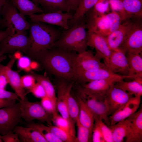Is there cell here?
<instances>
[{
  "label": "cell",
  "mask_w": 142,
  "mask_h": 142,
  "mask_svg": "<svg viewBox=\"0 0 142 142\" xmlns=\"http://www.w3.org/2000/svg\"><path fill=\"white\" fill-rule=\"evenodd\" d=\"M75 52L53 48L43 51L31 58L55 77L74 82L73 57Z\"/></svg>",
  "instance_id": "6da1fadb"
},
{
  "label": "cell",
  "mask_w": 142,
  "mask_h": 142,
  "mask_svg": "<svg viewBox=\"0 0 142 142\" xmlns=\"http://www.w3.org/2000/svg\"><path fill=\"white\" fill-rule=\"evenodd\" d=\"M29 29L31 43L26 55L31 58L43 51L53 48L62 32L50 25L39 22H32Z\"/></svg>",
  "instance_id": "7a4b0ae2"
},
{
  "label": "cell",
  "mask_w": 142,
  "mask_h": 142,
  "mask_svg": "<svg viewBox=\"0 0 142 142\" xmlns=\"http://www.w3.org/2000/svg\"><path fill=\"white\" fill-rule=\"evenodd\" d=\"M84 18L63 31L55 42L53 48L79 53L86 50L88 33Z\"/></svg>",
  "instance_id": "3957f363"
},
{
  "label": "cell",
  "mask_w": 142,
  "mask_h": 142,
  "mask_svg": "<svg viewBox=\"0 0 142 142\" xmlns=\"http://www.w3.org/2000/svg\"><path fill=\"white\" fill-rule=\"evenodd\" d=\"M1 28H10L13 32L26 31L29 29L30 24L19 13L10 0H7L1 11Z\"/></svg>",
  "instance_id": "277c9868"
},
{
  "label": "cell",
  "mask_w": 142,
  "mask_h": 142,
  "mask_svg": "<svg viewBox=\"0 0 142 142\" xmlns=\"http://www.w3.org/2000/svg\"><path fill=\"white\" fill-rule=\"evenodd\" d=\"M31 40L26 31L13 32L0 42L1 55L16 51L21 52L26 54L29 48Z\"/></svg>",
  "instance_id": "5b68a950"
},
{
  "label": "cell",
  "mask_w": 142,
  "mask_h": 142,
  "mask_svg": "<svg viewBox=\"0 0 142 142\" xmlns=\"http://www.w3.org/2000/svg\"><path fill=\"white\" fill-rule=\"evenodd\" d=\"M119 49L126 54L129 53H142V18H134L133 24Z\"/></svg>",
  "instance_id": "8992f818"
},
{
  "label": "cell",
  "mask_w": 142,
  "mask_h": 142,
  "mask_svg": "<svg viewBox=\"0 0 142 142\" xmlns=\"http://www.w3.org/2000/svg\"><path fill=\"white\" fill-rule=\"evenodd\" d=\"M21 105L19 101L12 105L0 108V135L13 131L21 122Z\"/></svg>",
  "instance_id": "52a82bcc"
},
{
  "label": "cell",
  "mask_w": 142,
  "mask_h": 142,
  "mask_svg": "<svg viewBox=\"0 0 142 142\" xmlns=\"http://www.w3.org/2000/svg\"><path fill=\"white\" fill-rule=\"evenodd\" d=\"M19 101L21 103V118L27 121L37 120L46 122L49 125H51L52 115L45 110L41 103L38 102H31L27 100L22 101L20 99Z\"/></svg>",
  "instance_id": "ba28073f"
},
{
  "label": "cell",
  "mask_w": 142,
  "mask_h": 142,
  "mask_svg": "<svg viewBox=\"0 0 142 142\" xmlns=\"http://www.w3.org/2000/svg\"><path fill=\"white\" fill-rule=\"evenodd\" d=\"M135 77L115 74L108 78L95 80L81 85L80 91L88 94H104L113 84L125 79H132Z\"/></svg>",
  "instance_id": "9c48e42d"
},
{
  "label": "cell",
  "mask_w": 142,
  "mask_h": 142,
  "mask_svg": "<svg viewBox=\"0 0 142 142\" xmlns=\"http://www.w3.org/2000/svg\"><path fill=\"white\" fill-rule=\"evenodd\" d=\"M74 70L90 72L106 68L101 59L92 51L86 50L79 53L75 52L73 57Z\"/></svg>",
  "instance_id": "30bf717a"
},
{
  "label": "cell",
  "mask_w": 142,
  "mask_h": 142,
  "mask_svg": "<svg viewBox=\"0 0 142 142\" xmlns=\"http://www.w3.org/2000/svg\"><path fill=\"white\" fill-rule=\"evenodd\" d=\"M133 95L113 85L104 94L109 116L126 104Z\"/></svg>",
  "instance_id": "8fae6325"
},
{
  "label": "cell",
  "mask_w": 142,
  "mask_h": 142,
  "mask_svg": "<svg viewBox=\"0 0 142 142\" xmlns=\"http://www.w3.org/2000/svg\"><path fill=\"white\" fill-rule=\"evenodd\" d=\"M81 97L94 113L109 126L110 123L107 109L105 103L104 94H87L80 92Z\"/></svg>",
  "instance_id": "7c38bea8"
},
{
  "label": "cell",
  "mask_w": 142,
  "mask_h": 142,
  "mask_svg": "<svg viewBox=\"0 0 142 142\" xmlns=\"http://www.w3.org/2000/svg\"><path fill=\"white\" fill-rule=\"evenodd\" d=\"M73 15L70 12H64L59 11L34 14L29 16V17L32 22H42L57 26L67 30L69 28L68 22L72 18Z\"/></svg>",
  "instance_id": "4fadbf2b"
},
{
  "label": "cell",
  "mask_w": 142,
  "mask_h": 142,
  "mask_svg": "<svg viewBox=\"0 0 142 142\" xmlns=\"http://www.w3.org/2000/svg\"><path fill=\"white\" fill-rule=\"evenodd\" d=\"M85 21L89 32L101 34L106 37L110 33V24L106 14H100L92 9L85 14Z\"/></svg>",
  "instance_id": "5bb4252c"
},
{
  "label": "cell",
  "mask_w": 142,
  "mask_h": 142,
  "mask_svg": "<svg viewBox=\"0 0 142 142\" xmlns=\"http://www.w3.org/2000/svg\"><path fill=\"white\" fill-rule=\"evenodd\" d=\"M88 33V46L94 48L95 55L100 59H103L104 64H106L112 52L108 45L106 37L94 33Z\"/></svg>",
  "instance_id": "9a60e30c"
},
{
  "label": "cell",
  "mask_w": 142,
  "mask_h": 142,
  "mask_svg": "<svg viewBox=\"0 0 142 142\" xmlns=\"http://www.w3.org/2000/svg\"><path fill=\"white\" fill-rule=\"evenodd\" d=\"M105 65L113 73L128 75L129 67L126 55L120 49L112 51L108 62Z\"/></svg>",
  "instance_id": "2e32d148"
},
{
  "label": "cell",
  "mask_w": 142,
  "mask_h": 142,
  "mask_svg": "<svg viewBox=\"0 0 142 142\" xmlns=\"http://www.w3.org/2000/svg\"><path fill=\"white\" fill-rule=\"evenodd\" d=\"M134 18L132 17L123 21L118 29L106 37L108 45L112 51L120 48L133 24Z\"/></svg>",
  "instance_id": "e0dca14e"
},
{
  "label": "cell",
  "mask_w": 142,
  "mask_h": 142,
  "mask_svg": "<svg viewBox=\"0 0 142 142\" xmlns=\"http://www.w3.org/2000/svg\"><path fill=\"white\" fill-rule=\"evenodd\" d=\"M140 96H133L126 104L109 116L110 125L125 119L136 111L141 102Z\"/></svg>",
  "instance_id": "ac0fdd59"
},
{
  "label": "cell",
  "mask_w": 142,
  "mask_h": 142,
  "mask_svg": "<svg viewBox=\"0 0 142 142\" xmlns=\"http://www.w3.org/2000/svg\"><path fill=\"white\" fill-rule=\"evenodd\" d=\"M130 122V129L125 138L126 142L142 141V108L127 118Z\"/></svg>",
  "instance_id": "d6986e66"
},
{
  "label": "cell",
  "mask_w": 142,
  "mask_h": 142,
  "mask_svg": "<svg viewBox=\"0 0 142 142\" xmlns=\"http://www.w3.org/2000/svg\"><path fill=\"white\" fill-rule=\"evenodd\" d=\"M16 58L12 56L9 62L6 66V72L8 77V84L14 90L20 100L24 101L26 100V93L23 87L21 81V77L16 72L11 68Z\"/></svg>",
  "instance_id": "ffe728a7"
},
{
  "label": "cell",
  "mask_w": 142,
  "mask_h": 142,
  "mask_svg": "<svg viewBox=\"0 0 142 142\" xmlns=\"http://www.w3.org/2000/svg\"><path fill=\"white\" fill-rule=\"evenodd\" d=\"M75 81L83 85L88 83L113 76L114 74L106 68L90 72L74 70Z\"/></svg>",
  "instance_id": "44dd1931"
},
{
  "label": "cell",
  "mask_w": 142,
  "mask_h": 142,
  "mask_svg": "<svg viewBox=\"0 0 142 142\" xmlns=\"http://www.w3.org/2000/svg\"><path fill=\"white\" fill-rule=\"evenodd\" d=\"M13 131L18 135L20 141L47 142L39 132L32 127H24L17 125Z\"/></svg>",
  "instance_id": "7402d4cb"
},
{
  "label": "cell",
  "mask_w": 142,
  "mask_h": 142,
  "mask_svg": "<svg viewBox=\"0 0 142 142\" xmlns=\"http://www.w3.org/2000/svg\"><path fill=\"white\" fill-rule=\"evenodd\" d=\"M43 13L61 11L70 12L71 10L68 0H36Z\"/></svg>",
  "instance_id": "603a6c76"
},
{
  "label": "cell",
  "mask_w": 142,
  "mask_h": 142,
  "mask_svg": "<svg viewBox=\"0 0 142 142\" xmlns=\"http://www.w3.org/2000/svg\"><path fill=\"white\" fill-rule=\"evenodd\" d=\"M79 112L78 119L80 123L92 132L94 125V115L80 96H78Z\"/></svg>",
  "instance_id": "cb8c5ba5"
},
{
  "label": "cell",
  "mask_w": 142,
  "mask_h": 142,
  "mask_svg": "<svg viewBox=\"0 0 142 142\" xmlns=\"http://www.w3.org/2000/svg\"><path fill=\"white\" fill-rule=\"evenodd\" d=\"M66 87V85H63L57 88L58 96L57 99V109L62 116L68 121L72 129L75 131V123L71 118L67 108L65 93Z\"/></svg>",
  "instance_id": "d4e9b609"
},
{
  "label": "cell",
  "mask_w": 142,
  "mask_h": 142,
  "mask_svg": "<svg viewBox=\"0 0 142 142\" xmlns=\"http://www.w3.org/2000/svg\"><path fill=\"white\" fill-rule=\"evenodd\" d=\"M99 0H81L72 18L68 22L69 28L83 19L86 13L92 9Z\"/></svg>",
  "instance_id": "484cf974"
},
{
  "label": "cell",
  "mask_w": 142,
  "mask_h": 142,
  "mask_svg": "<svg viewBox=\"0 0 142 142\" xmlns=\"http://www.w3.org/2000/svg\"><path fill=\"white\" fill-rule=\"evenodd\" d=\"M20 14L25 17L37 13H42L43 11L31 0H10Z\"/></svg>",
  "instance_id": "4316f807"
},
{
  "label": "cell",
  "mask_w": 142,
  "mask_h": 142,
  "mask_svg": "<svg viewBox=\"0 0 142 142\" xmlns=\"http://www.w3.org/2000/svg\"><path fill=\"white\" fill-rule=\"evenodd\" d=\"M133 80L125 82L123 80L114 84L116 87L135 96L142 95V77H136Z\"/></svg>",
  "instance_id": "83f0119b"
},
{
  "label": "cell",
  "mask_w": 142,
  "mask_h": 142,
  "mask_svg": "<svg viewBox=\"0 0 142 142\" xmlns=\"http://www.w3.org/2000/svg\"><path fill=\"white\" fill-rule=\"evenodd\" d=\"M130 122L127 118L109 127L112 133L113 142H122L127 135L130 129Z\"/></svg>",
  "instance_id": "f1b7e54d"
},
{
  "label": "cell",
  "mask_w": 142,
  "mask_h": 142,
  "mask_svg": "<svg viewBox=\"0 0 142 142\" xmlns=\"http://www.w3.org/2000/svg\"><path fill=\"white\" fill-rule=\"evenodd\" d=\"M129 67L128 75L142 77V53H128L126 54Z\"/></svg>",
  "instance_id": "f546056e"
},
{
  "label": "cell",
  "mask_w": 142,
  "mask_h": 142,
  "mask_svg": "<svg viewBox=\"0 0 142 142\" xmlns=\"http://www.w3.org/2000/svg\"><path fill=\"white\" fill-rule=\"evenodd\" d=\"M74 82L69 81L67 83L65 90L66 102L69 115L73 121L76 123L78 118L79 108L78 103L71 93Z\"/></svg>",
  "instance_id": "4dcf8cb0"
},
{
  "label": "cell",
  "mask_w": 142,
  "mask_h": 142,
  "mask_svg": "<svg viewBox=\"0 0 142 142\" xmlns=\"http://www.w3.org/2000/svg\"><path fill=\"white\" fill-rule=\"evenodd\" d=\"M36 80L40 84L45 91L46 96L52 100L57 104V98L54 87L48 78L45 76L34 72L31 73Z\"/></svg>",
  "instance_id": "1f68e13d"
},
{
  "label": "cell",
  "mask_w": 142,
  "mask_h": 142,
  "mask_svg": "<svg viewBox=\"0 0 142 142\" xmlns=\"http://www.w3.org/2000/svg\"><path fill=\"white\" fill-rule=\"evenodd\" d=\"M125 11L130 17L142 18V0H121Z\"/></svg>",
  "instance_id": "d6a6232c"
},
{
  "label": "cell",
  "mask_w": 142,
  "mask_h": 142,
  "mask_svg": "<svg viewBox=\"0 0 142 142\" xmlns=\"http://www.w3.org/2000/svg\"><path fill=\"white\" fill-rule=\"evenodd\" d=\"M28 127L33 128L37 130L43 136L47 142H62V141L47 128L46 126L42 124L32 123Z\"/></svg>",
  "instance_id": "836d02e7"
},
{
  "label": "cell",
  "mask_w": 142,
  "mask_h": 142,
  "mask_svg": "<svg viewBox=\"0 0 142 142\" xmlns=\"http://www.w3.org/2000/svg\"><path fill=\"white\" fill-rule=\"evenodd\" d=\"M46 127L49 131L59 138L62 142H77L76 138L73 137L56 126L48 125L47 126H46Z\"/></svg>",
  "instance_id": "e575fe53"
},
{
  "label": "cell",
  "mask_w": 142,
  "mask_h": 142,
  "mask_svg": "<svg viewBox=\"0 0 142 142\" xmlns=\"http://www.w3.org/2000/svg\"><path fill=\"white\" fill-rule=\"evenodd\" d=\"M108 1L112 11L120 16L122 22L131 18L125 11L121 0H108Z\"/></svg>",
  "instance_id": "d590c367"
},
{
  "label": "cell",
  "mask_w": 142,
  "mask_h": 142,
  "mask_svg": "<svg viewBox=\"0 0 142 142\" xmlns=\"http://www.w3.org/2000/svg\"><path fill=\"white\" fill-rule=\"evenodd\" d=\"M76 123L78 129V136L77 138V142L91 141L92 140V132L80 123L78 118Z\"/></svg>",
  "instance_id": "8d00e7d4"
},
{
  "label": "cell",
  "mask_w": 142,
  "mask_h": 142,
  "mask_svg": "<svg viewBox=\"0 0 142 142\" xmlns=\"http://www.w3.org/2000/svg\"><path fill=\"white\" fill-rule=\"evenodd\" d=\"M52 121L56 125V126L73 137L76 138L75 136V131L72 129L68 121L62 116L57 114L53 119Z\"/></svg>",
  "instance_id": "74e56055"
},
{
  "label": "cell",
  "mask_w": 142,
  "mask_h": 142,
  "mask_svg": "<svg viewBox=\"0 0 142 142\" xmlns=\"http://www.w3.org/2000/svg\"><path fill=\"white\" fill-rule=\"evenodd\" d=\"M94 119L100 128L105 142H113L112 132L109 127L99 117L94 116Z\"/></svg>",
  "instance_id": "f35d334b"
},
{
  "label": "cell",
  "mask_w": 142,
  "mask_h": 142,
  "mask_svg": "<svg viewBox=\"0 0 142 142\" xmlns=\"http://www.w3.org/2000/svg\"><path fill=\"white\" fill-rule=\"evenodd\" d=\"M41 104L45 110L51 114L52 119L57 114V104L46 96L41 98Z\"/></svg>",
  "instance_id": "ab89813d"
},
{
  "label": "cell",
  "mask_w": 142,
  "mask_h": 142,
  "mask_svg": "<svg viewBox=\"0 0 142 142\" xmlns=\"http://www.w3.org/2000/svg\"><path fill=\"white\" fill-rule=\"evenodd\" d=\"M106 15L109 23L110 33L118 29L122 21L120 16L114 12L111 11Z\"/></svg>",
  "instance_id": "60d3db41"
},
{
  "label": "cell",
  "mask_w": 142,
  "mask_h": 142,
  "mask_svg": "<svg viewBox=\"0 0 142 142\" xmlns=\"http://www.w3.org/2000/svg\"><path fill=\"white\" fill-rule=\"evenodd\" d=\"M108 0H99L92 8L96 12L100 14H106L109 10Z\"/></svg>",
  "instance_id": "b9f144b4"
},
{
  "label": "cell",
  "mask_w": 142,
  "mask_h": 142,
  "mask_svg": "<svg viewBox=\"0 0 142 142\" xmlns=\"http://www.w3.org/2000/svg\"><path fill=\"white\" fill-rule=\"evenodd\" d=\"M92 141L93 142H105L100 128L95 121L92 131Z\"/></svg>",
  "instance_id": "7bdbcfd3"
},
{
  "label": "cell",
  "mask_w": 142,
  "mask_h": 142,
  "mask_svg": "<svg viewBox=\"0 0 142 142\" xmlns=\"http://www.w3.org/2000/svg\"><path fill=\"white\" fill-rule=\"evenodd\" d=\"M36 97L41 99L46 96L45 91L42 85L38 82L29 90Z\"/></svg>",
  "instance_id": "ee69618b"
},
{
  "label": "cell",
  "mask_w": 142,
  "mask_h": 142,
  "mask_svg": "<svg viewBox=\"0 0 142 142\" xmlns=\"http://www.w3.org/2000/svg\"><path fill=\"white\" fill-rule=\"evenodd\" d=\"M22 85L24 88L29 90L31 89L35 84V79L31 75H26L21 77Z\"/></svg>",
  "instance_id": "f6af8a7d"
},
{
  "label": "cell",
  "mask_w": 142,
  "mask_h": 142,
  "mask_svg": "<svg viewBox=\"0 0 142 142\" xmlns=\"http://www.w3.org/2000/svg\"><path fill=\"white\" fill-rule=\"evenodd\" d=\"M8 82L6 71V66L0 64V89H5Z\"/></svg>",
  "instance_id": "bcb514c9"
},
{
  "label": "cell",
  "mask_w": 142,
  "mask_h": 142,
  "mask_svg": "<svg viewBox=\"0 0 142 142\" xmlns=\"http://www.w3.org/2000/svg\"><path fill=\"white\" fill-rule=\"evenodd\" d=\"M0 137L4 142H19L20 140L18 135L13 131L10 132L7 134L2 135Z\"/></svg>",
  "instance_id": "7dc6e473"
},
{
  "label": "cell",
  "mask_w": 142,
  "mask_h": 142,
  "mask_svg": "<svg viewBox=\"0 0 142 142\" xmlns=\"http://www.w3.org/2000/svg\"><path fill=\"white\" fill-rule=\"evenodd\" d=\"M18 97L15 93L7 91L4 89H0V99H13L19 101Z\"/></svg>",
  "instance_id": "c3c4849f"
},
{
  "label": "cell",
  "mask_w": 142,
  "mask_h": 142,
  "mask_svg": "<svg viewBox=\"0 0 142 142\" xmlns=\"http://www.w3.org/2000/svg\"><path fill=\"white\" fill-rule=\"evenodd\" d=\"M30 62L29 59L27 58L23 57L21 58L19 60L18 65L20 67L25 69L28 67L30 64Z\"/></svg>",
  "instance_id": "681fc988"
},
{
  "label": "cell",
  "mask_w": 142,
  "mask_h": 142,
  "mask_svg": "<svg viewBox=\"0 0 142 142\" xmlns=\"http://www.w3.org/2000/svg\"><path fill=\"white\" fill-rule=\"evenodd\" d=\"M16 100L0 99V108L12 105L15 103Z\"/></svg>",
  "instance_id": "f907efd6"
},
{
  "label": "cell",
  "mask_w": 142,
  "mask_h": 142,
  "mask_svg": "<svg viewBox=\"0 0 142 142\" xmlns=\"http://www.w3.org/2000/svg\"><path fill=\"white\" fill-rule=\"evenodd\" d=\"M13 32L12 30L10 28H7L4 31H0V42Z\"/></svg>",
  "instance_id": "816d5d0a"
},
{
  "label": "cell",
  "mask_w": 142,
  "mask_h": 142,
  "mask_svg": "<svg viewBox=\"0 0 142 142\" xmlns=\"http://www.w3.org/2000/svg\"><path fill=\"white\" fill-rule=\"evenodd\" d=\"M71 10L75 11L79 5L78 0H68Z\"/></svg>",
  "instance_id": "f5cc1de1"
},
{
  "label": "cell",
  "mask_w": 142,
  "mask_h": 142,
  "mask_svg": "<svg viewBox=\"0 0 142 142\" xmlns=\"http://www.w3.org/2000/svg\"><path fill=\"white\" fill-rule=\"evenodd\" d=\"M7 0H0V20H1L0 12L2 6L5 3Z\"/></svg>",
  "instance_id": "db71d44e"
},
{
  "label": "cell",
  "mask_w": 142,
  "mask_h": 142,
  "mask_svg": "<svg viewBox=\"0 0 142 142\" xmlns=\"http://www.w3.org/2000/svg\"><path fill=\"white\" fill-rule=\"evenodd\" d=\"M7 58L6 56L3 55L0 56V64L2 61L6 59Z\"/></svg>",
  "instance_id": "11a10c76"
},
{
  "label": "cell",
  "mask_w": 142,
  "mask_h": 142,
  "mask_svg": "<svg viewBox=\"0 0 142 142\" xmlns=\"http://www.w3.org/2000/svg\"><path fill=\"white\" fill-rule=\"evenodd\" d=\"M31 0L32 1H33L36 4L37 6H39L37 3L36 0Z\"/></svg>",
  "instance_id": "9f6ffc18"
},
{
  "label": "cell",
  "mask_w": 142,
  "mask_h": 142,
  "mask_svg": "<svg viewBox=\"0 0 142 142\" xmlns=\"http://www.w3.org/2000/svg\"><path fill=\"white\" fill-rule=\"evenodd\" d=\"M3 141L2 140V139H1V137H0V142H3Z\"/></svg>",
  "instance_id": "6f0895ef"
},
{
  "label": "cell",
  "mask_w": 142,
  "mask_h": 142,
  "mask_svg": "<svg viewBox=\"0 0 142 142\" xmlns=\"http://www.w3.org/2000/svg\"><path fill=\"white\" fill-rule=\"evenodd\" d=\"M81 0H78L79 4Z\"/></svg>",
  "instance_id": "680465c9"
},
{
  "label": "cell",
  "mask_w": 142,
  "mask_h": 142,
  "mask_svg": "<svg viewBox=\"0 0 142 142\" xmlns=\"http://www.w3.org/2000/svg\"><path fill=\"white\" fill-rule=\"evenodd\" d=\"M1 55V52L0 51V56Z\"/></svg>",
  "instance_id": "91938a15"
},
{
  "label": "cell",
  "mask_w": 142,
  "mask_h": 142,
  "mask_svg": "<svg viewBox=\"0 0 142 142\" xmlns=\"http://www.w3.org/2000/svg\"><path fill=\"white\" fill-rule=\"evenodd\" d=\"M1 20H0V25L1 24Z\"/></svg>",
  "instance_id": "94428289"
}]
</instances>
